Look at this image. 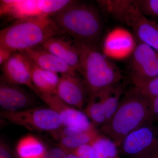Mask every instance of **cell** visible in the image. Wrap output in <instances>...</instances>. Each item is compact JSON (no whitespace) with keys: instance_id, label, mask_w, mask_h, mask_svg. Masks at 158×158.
<instances>
[{"instance_id":"16","label":"cell","mask_w":158,"mask_h":158,"mask_svg":"<svg viewBox=\"0 0 158 158\" xmlns=\"http://www.w3.org/2000/svg\"><path fill=\"white\" fill-rule=\"evenodd\" d=\"M31 78L36 94H56L60 78L58 74L40 68L33 62Z\"/></svg>"},{"instance_id":"30","label":"cell","mask_w":158,"mask_h":158,"mask_svg":"<svg viewBox=\"0 0 158 158\" xmlns=\"http://www.w3.org/2000/svg\"><path fill=\"white\" fill-rule=\"evenodd\" d=\"M0 158H14L9 144L2 138L0 140Z\"/></svg>"},{"instance_id":"12","label":"cell","mask_w":158,"mask_h":158,"mask_svg":"<svg viewBox=\"0 0 158 158\" xmlns=\"http://www.w3.org/2000/svg\"><path fill=\"white\" fill-rule=\"evenodd\" d=\"M97 2L105 12L114 19L131 27L143 15L136 1L101 0Z\"/></svg>"},{"instance_id":"4","label":"cell","mask_w":158,"mask_h":158,"mask_svg":"<svg viewBox=\"0 0 158 158\" xmlns=\"http://www.w3.org/2000/svg\"><path fill=\"white\" fill-rule=\"evenodd\" d=\"M61 35L49 16L15 21L0 32V46L14 52H23L41 46L53 36Z\"/></svg>"},{"instance_id":"34","label":"cell","mask_w":158,"mask_h":158,"mask_svg":"<svg viewBox=\"0 0 158 158\" xmlns=\"http://www.w3.org/2000/svg\"><path fill=\"white\" fill-rule=\"evenodd\" d=\"M146 158H158V151L153 153L151 155L149 156Z\"/></svg>"},{"instance_id":"25","label":"cell","mask_w":158,"mask_h":158,"mask_svg":"<svg viewBox=\"0 0 158 158\" xmlns=\"http://www.w3.org/2000/svg\"><path fill=\"white\" fill-rule=\"evenodd\" d=\"M127 93L136 94L148 100L158 97V76L143 85L134 86Z\"/></svg>"},{"instance_id":"11","label":"cell","mask_w":158,"mask_h":158,"mask_svg":"<svg viewBox=\"0 0 158 158\" xmlns=\"http://www.w3.org/2000/svg\"><path fill=\"white\" fill-rule=\"evenodd\" d=\"M34 99L31 94L19 85L6 81L1 77L0 106L3 110L20 111L32 106Z\"/></svg>"},{"instance_id":"14","label":"cell","mask_w":158,"mask_h":158,"mask_svg":"<svg viewBox=\"0 0 158 158\" xmlns=\"http://www.w3.org/2000/svg\"><path fill=\"white\" fill-rule=\"evenodd\" d=\"M23 52L24 53L34 64L44 70L62 75L77 73L73 69L63 60L42 47L30 49Z\"/></svg>"},{"instance_id":"15","label":"cell","mask_w":158,"mask_h":158,"mask_svg":"<svg viewBox=\"0 0 158 158\" xmlns=\"http://www.w3.org/2000/svg\"><path fill=\"white\" fill-rule=\"evenodd\" d=\"M136 46L132 35L124 29H115L110 32L104 43V54L115 58H123L132 54Z\"/></svg>"},{"instance_id":"32","label":"cell","mask_w":158,"mask_h":158,"mask_svg":"<svg viewBox=\"0 0 158 158\" xmlns=\"http://www.w3.org/2000/svg\"><path fill=\"white\" fill-rule=\"evenodd\" d=\"M15 52L11 49L0 46V64L1 65L7 61Z\"/></svg>"},{"instance_id":"18","label":"cell","mask_w":158,"mask_h":158,"mask_svg":"<svg viewBox=\"0 0 158 158\" xmlns=\"http://www.w3.org/2000/svg\"><path fill=\"white\" fill-rule=\"evenodd\" d=\"M47 150L43 142L32 135L21 138L15 148L18 158H44Z\"/></svg>"},{"instance_id":"22","label":"cell","mask_w":158,"mask_h":158,"mask_svg":"<svg viewBox=\"0 0 158 158\" xmlns=\"http://www.w3.org/2000/svg\"><path fill=\"white\" fill-rule=\"evenodd\" d=\"M158 76V56L142 66L139 69L129 74L134 86L143 85Z\"/></svg>"},{"instance_id":"19","label":"cell","mask_w":158,"mask_h":158,"mask_svg":"<svg viewBox=\"0 0 158 158\" xmlns=\"http://www.w3.org/2000/svg\"><path fill=\"white\" fill-rule=\"evenodd\" d=\"M123 94V87L118 83L105 88L96 94L103 106L106 118V123L116 112Z\"/></svg>"},{"instance_id":"2","label":"cell","mask_w":158,"mask_h":158,"mask_svg":"<svg viewBox=\"0 0 158 158\" xmlns=\"http://www.w3.org/2000/svg\"><path fill=\"white\" fill-rule=\"evenodd\" d=\"M150 122H153L149 100L127 92L112 118L101 127V131L118 147L130 133Z\"/></svg>"},{"instance_id":"5","label":"cell","mask_w":158,"mask_h":158,"mask_svg":"<svg viewBox=\"0 0 158 158\" xmlns=\"http://www.w3.org/2000/svg\"><path fill=\"white\" fill-rule=\"evenodd\" d=\"M0 116L11 123L33 131L52 134L63 127L61 116L48 107L30 108L14 112L3 110Z\"/></svg>"},{"instance_id":"31","label":"cell","mask_w":158,"mask_h":158,"mask_svg":"<svg viewBox=\"0 0 158 158\" xmlns=\"http://www.w3.org/2000/svg\"><path fill=\"white\" fill-rule=\"evenodd\" d=\"M152 121L158 122V97L149 100Z\"/></svg>"},{"instance_id":"3","label":"cell","mask_w":158,"mask_h":158,"mask_svg":"<svg viewBox=\"0 0 158 158\" xmlns=\"http://www.w3.org/2000/svg\"><path fill=\"white\" fill-rule=\"evenodd\" d=\"M75 41L81 57V73L89 97L119 83L121 72L100 50L97 44Z\"/></svg>"},{"instance_id":"17","label":"cell","mask_w":158,"mask_h":158,"mask_svg":"<svg viewBox=\"0 0 158 158\" xmlns=\"http://www.w3.org/2000/svg\"><path fill=\"white\" fill-rule=\"evenodd\" d=\"M131 27L139 43L147 44L158 52L157 23L142 15Z\"/></svg>"},{"instance_id":"1","label":"cell","mask_w":158,"mask_h":158,"mask_svg":"<svg viewBox=\"0 0 158 158\" xmlns=\"http://www.w3.org/2000/svg\"><path fill=\"white\" fill-rule=\"evenodd\" d=\"M51 17L61 35L77 41L97 44L103 30L98 10L77 1Z\"/></svg>"},{"instance_id":"6","label":"cell","mask_w":158,"mask_h":158,"mask_svg":"<svg viewBox=\"0 0 158 158\" xmlns=\"http://www.w3.org/2000/svg\"><path fill=\"white\" fill-rule=\"evenodd\" d=\"M120 152L131 158H146L158 151V126L150 122L130 133L119 145Z\"/></svg>"},{"instance_id":"13","label":"cell","mask_w":158,"mask_h":158,"mask_svg":"<svg viewBox=\"0 0 158 158\" xmlns=\"http://www.w3.org/2000/svg\"><path fill=\"white\" fill-rule=\"evenodd\" d=\"M1 17L15 21L43 16L37 0H2L0 2Z\"/></svg>"},{"instance_id":"8","label":"cell","mask_w":158,"mask_h":158,"mask_svg":"<svg viewBox=\"0 0 158 158\" xmlns=\"http://www.w3.org/2000/svg\"><path fill=\"white\" fill-rule=\"evenodd\" d=\"M37 95L48 107L59 113L62 118L63 126L74 128L81 131L96 127L83 111L67 104L56 94L38 93Z\"/></svg>"},{"instance_id":"24","label":"cell","mask_w":158,"mask_h":158,"mask_svg":"<svg viewBox=\"0 0 158 158\" xmlns=\"http://www.w3.org/2000/svg\"><path fill=\"white\" fill-rule=\"evenodd\" d=\"M69 0H37V6L42 14L51 16L62 11L74 2Z\"/></svg>"},{"instance_id":"21","label":"cell","mask_w":158,"mask_h":158,"mask_svg":"<svg viewBox=\"0 0 158 158\" xmlns=\"http://www.w3.org/2000/svg\"><path fill=\"white\" fill-rule=\"evenodd\" d=\"M158 56V52L155 50L147 44L139 43L136 45L131 56L129 64V74L138 70Z\"/></svg>"},{"instance_id":"7","label":"cell","mask_w":158,"mask_h":158,"mask_svg":"<svg viewBox=\"0 0 158 158\" xmlns=\"http://www.w3.org/2000/svg\"><path fill=\"white\" fill-rule=\"evenodd\" d=\"M32 65L33 62L24 53L15 52L2 65L1 77L10 84L27 86L36 94L31 78Z\"/></svg>"},{"instance_id":"23","label":"cell","mask_w":158,"mask_h":158,"mask_svg":"<svg viewBox=\"0 0 158 158\" xmlns=\"http://www.w3.org/2000/svg\"><path fill=\"white\" fill-rule=\"evenodd\" d=\"M83 112L95 127H102L106 122L103 106L97 95L89 97L88 104Z\"/></svg>"},{"instance_id":"29","label":"cell","mask_w":158,"mask_h":158,"mask_svg":"<svg viewBox=\"0 0 158 158\" xmlns=\"http://www.w3.org/2000/svg\"><path fill=\"white\" fill-rule=\"evenodd\" d=\"M44 158H66V152L64 148L58 145L48 150Z\"/></svg>"},{"instance_id":"9","label":"cell","mask_w":158,"mask_h":158,"mask_svg":"<svg viewBox=\"0 0 158 158\" xmlns=\"http://www.w3.org/2000/svg\"><path fill=\"white\" fill-rule=\"evenodd\" d=\"M87 94L84 80L80 79L77 73L61 75L56 94L63 102L82 111Z\"/></svg>"},{"instance_id":"10","label":"cell","mask_w":158,"mask_h":158,"mask_svg":"<svg viewBox=\"0 0 158 158\" xmlns=\"http://www.w3.org/2000/svg\"><path fill=\"white\" fill-rule=\"evenodd\" d=\"M52 53L76 71L81 73V57L74 40L65 35H58L48 40L41 45Z\"/></svg>"},{"instance_id":"20","label":"cell","mask_w":158,"mask_h":158,"mask_svg":"<svg viewBox=\"0 0 158 158\" xmlns=\"http://www.w3.org/2000/svg\"><path fill=\"white\" fill-rule=\"evenodd\" d=\"M99 134L96 127H94L62 138L59 140L58 145L72 152L83 145L90 144Z\"/></svg>"},{"instance_id":"27","label":"cell","mask_w":158,"mask_h":158,"mask_svg":"<svg viewBox=\"0 0 158 158\" xmlns=\"http://www.w3.org/2000/svg\"><path fill=\"white\" fill-rule=\"evenodd\" d=\"M136 2L143 15H149L158 19V0H138Z\"/></svg>"},{"instance_id":"26","label":"cell","mask_w":158,"mask_h":158,"mask_svg":"<svg viewBox=\"0 0 158 158\" xmlns=\"http://www.w3.org/2000/svg\"><path fill=\"white\" fill-rule=\"evenodd\" d=\"M107 158H120L118 147L111 139L99 134L97 138Z\"/></svg>"},{"instance_id":"33","label":"cell","mask_w":158,"mask_h":158,"mask_svg":"<svg viewBox=\"0 0 158 158\" xmlns=\"http://www.w3.org/2000/svg\"><path fill=\"white\" fill-rule=\"evenodd\" d=\"M60 147H61V146H60ZM63 148L65 150V152H66V158H79L73 152L69 151L68 150H66L65 149V148Z\"/></svg>"},{"instance_id":"28","label":"cell","mask_w":158,"mask_h":158,"mask_svg":"<svg viewBox=\"0 0 158 158\" xmlns=\"http://www.w3.org/2000/svg\"><path fill=\"white\" fill-rule=\"evenodd\" d=\"M72 152L76 155L79 158H95L90 144L83 145Z\"/></svg>"}]
</instances>
